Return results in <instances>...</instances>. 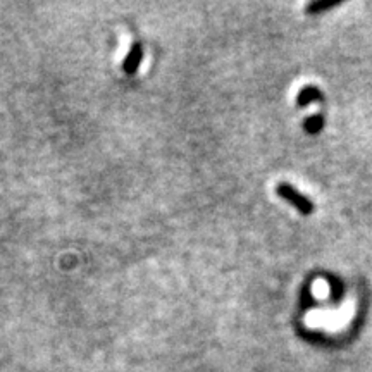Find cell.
<instances>
[{
    "mask_svg": "<svg viewBox=\"0 0 372 372\" xmlns=\"http://www.w3.org/2000/svg\"><path fill=\"white\" fill-rule=\"evenodd\" d=\"M276 193L281 198H284L286 202H290L295 209L303 216H310L314 212V204L305 197L303 193H300L297 188H293L288 183H280L276 188Z\"/></svg>",
    "mask_w": 372,
    "mask_h": 372,
    "instance_id": "1",
    "label": "cell"
},
{
    "mask_svg": "<svg viewBox=\"0 0 372 372\" xmlns=\"http://www.w3.org/2000/svg\"><path fill=\"white\" fill-rule=\"evenodd\" d=\"M142 59H143L142 45H140V43H133L128 56H126V59L122 60V71H124L126 74H135L136 71H138L140 64H142Z\"/></svg>",
    "mask_w": 372,
    "mask_h": 372,
    "instance_id": "2",
    "label": "cell"
},
{
    "mask_svg": "<svg viewBox=\"0 0 372 372\" xmlns=\"http://www.w3.org/2000/svg\"><path fill=\"white\" fill-rule=\"evenodd\" d=\"M321 95H323V93H321V90L316 88V86H305L303 90H300L297 104L300 107L307 106V104L312 102V100L321 99Z\"/></svg>",
    "mask_w": 372,
    "mask_h": 372,
    "instance_id": "3",
    "label": "cell"
},
{
    "mask_svg": "<svg viewBox=\"0 0 372 372\" xmlns=\"http://www.w3.org/2000/svg\"><path fill=\"white\" fill-rule=\"evenodd\" d=\"M323 124H324L323 115H314V118L307 119L303 128H305V131L310 133V135H316V133H319L321 129H323Z\"/></svg>",
    "mask_w": 372,
    "mask_h": 372,
    "instance_id": "4",
    "label": "cell"
},
{
    "mask_svg": "<svg viewBox=\"0 0 372 372\" xmlns=\"http://www.w3.org/2000/svg\"><path fill=\"white\" fill-rule=\"evenodd\" d=\"M339 6V2H330V0H324V2H312L310 6H307V13L309 14H319L326 9H333V7Z\"/></svg>",
    "mask_w": 372,
    "mask_h": 372,
    "instance_id": "5",
    "label": "cell"
}]
</instances>
